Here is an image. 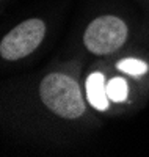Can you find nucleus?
I'll list each match as a JSON object with an SVG mask.
<instances>
[{"instance_id": "4", "label": "nucleus", "mask_w": 149, "mask_h": 157, "mask_svg": "<svg viewBox=\"0 0 149 157\" xmlns=\"http://www.w3.org/2000/svg\"><path fill=\"white\" fill-rule=\"evenodd\" d=\"M86 98L88 102L96 110H107L108 109V94H107V83L104 74L93 72L86 78Z\"/></svg>"}, {"instance_id": "2", "label": "nucleus", "mask_w": 149, "mask_h": 157, "mask_svg": "<svg viewBox=\"0 0 149 157\" xmlns=\"http://www.w3.org/2000/svg\"><path fill=\"white\" fill-rule=\"evenodd\" d=\"M127 38L126 24L115 16H102L90 24L85 32V46L93 54H112Z\"/></svg>"}, {"instance_id": "5", "label": "nucleus", "mask_w": 149, "mask_h": 157, "mask_svg": "<svg viewBox=\"0 0 149 157\" xmlns=\"http://www.w3.org/2000/svg\"><path fill=\"white\" fill-rule=\"evenodd\" d=\"M107 94L108 99L113 102H124L127 99V83L124 78L115 77L107 83Z\"/></svg>"}, {"instance_id": "3", "label": "nucleus", "mask_w": 149, "mask_h": 157, "mask_svg": "<svg viewBox=\"0 0 149 157\" xmlns=\"http://www.w3.org/2000/svg\"><path fill=\"white\" fill-rule=\"evenodd\" d=\"M46 33V25L39 19L25 21L13 29L0 44V54L6 60H19L39 46Z\"/></svg>"}, {"instance_id": "1", "label": "nucleus", "mask_w": 149, "mask_h": 157, "mask_svg": "<svg viewBox=\"0 0 149 157\" xmlns=\"http://www.w3.org/2000/svg\"><path fill=\"white\" fill-rule=\"evenodd\" d=\"M39 93L47 109L63 118H78L85 112V104L78 83L69 75H47L41 83Z\"/></svg>"}, {"instance_id": "6", "label": "nucleus", "mask_w": 149, "mask_h": 157, "mask_svg": "<svg viewBox=\"0 0 149 157\" xmlns=\"http://www.w3.org/2000/svg\"><path fill=\"white\" fill-rule=\"evenodd\" d=\"M118 69L129 75H143L147 72V64L137 58H126L118 63Z\"/></svg>"}]
</instances>
